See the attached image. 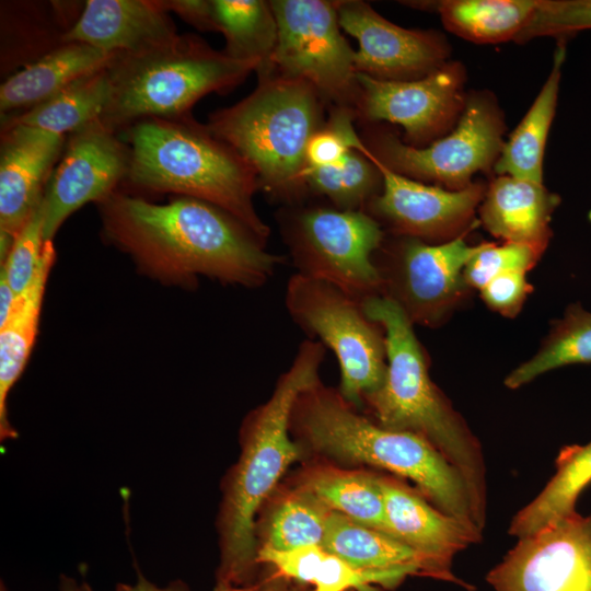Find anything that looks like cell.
Returning <instances> with one entry per match:
<instances>
[{
	"label": "cell",
	"instance_id": "6da1fadb",
	"mask_svg": "<svg viewBox=\"0 0 591 591\" xmlns=\"http://www.w3.org/2000/svg\"><path fill=\"white\" fill-rule=\"evenodd\" d=\"M96 205L103 237L163 282L190 287L206 276L257 288L282 262L240 220L200 199L155 204L116 190Z\"/></svg>",
	"mask_w": 591,
	"mask_h": 591
},
{
	"label": "cell",
	"instance_id": "7a4b0ae2",
	"mask_svg": "<svg viewBox=\"0 0 591 591\" xmlns=\"http://www.w3.org/2000/svg\"><path fill=\"white\" fill-rule=\"evenodd\" d=\"M362 306L382 326L386 344L384 382L363 401L376 424L424 438L456 468L468 490L474 522L483 531L487 495L479 441L430 379L425 350L402 308L385 296L369 298Z\"/></svg>",
	"mask_w": 591,
	"mask_h": 591
},
{
	"label": "cell",
	"instance_id": "3957f363",
	"mask_svg": "<svg viewBox=\"0 0 591 591\" xmlns=\"http://www.w3.org/2000/svg\"><path fill=\"white\" fill-rule=\"evenodd\" d=\"M325 354L322 343L305 339L269 399L244 425L242 453L228 479L221 508L218 582L242 586L257 563L255 515L301 454L289 434L291 415L298 397L320 380Z\"/></svg>",
	"mask_w": 591,
	"mask_h": 591
},
{
	"label": "cell",
	"instance_id": "277c9868",
	"mask_svg": "<svg viewBox=\"0 0 591 591\" xmlns=\"http://www.w3.org/2000/svg\"><path fill=\"white\" fill-rule=\"evenodd\" d=\"M129 151L124 184L151 193H171L207 201L229 212L263 241L270 229L253 196L259 188L252 166L192 116L147 118L120 132Z\"/></svg>",
	"mask_w": 591,
	"mask_h": 591
},
{
	"label": "cell",
	"instance_id": "5b68a950",
	"mask_svg": "<svg viewBox=\"0 0 591 591\" xmlns=\"http://www.w3.org/2000/svg\"><path fill=\"white\" fill-rule=\"evenodd\" d=\"M290 425L316 452L407 478L436 508L478 529L463 477L434 447L415 433L384 428L358 414L339 391L320 380L298 397Z\"/></svg>",
	"mask_w": 591,
	"mask_h": 591
},
{
	"label": "cell",
	"instance_id": "8992f818",
	"mask_svg": "<svg viewBox=\"0 0 591 591\" xmlns=\"http://www.w3.org/2000/svg\"><path fill=\"white\" fill-rule=\"evenodd\" d=\"M259 67L217 51L193 34L137 53H116L107 66L111 92L99 121L118 134L147 118L189 117L202 96L233 89Z\"/></svg>",
	"mask_w": 591,
	"mask_h": 591
},
{
	"label": "cell",
	"instance_id": "52a82bcc",
	"mask_svg": "<svg viewBox=\"0 0 591 591\" xmlns=\"http://www.w3.org/2000/svg\"><path fill=\"white\" fill-rule=\"evenodd\" d=\"M320 97L306 81L268 73L247 97L211 114L207 127L252 166L260 187L291 198L304 187L306 147L323 126Z\"/></svg>",
	"mask_w": 591,
	"mask_h": 591
},
{
	"label": "cell",
	"instance_id": "ba28073f",
	"mask_svg": "<svg viewBox=\"0 0 591 591\" xmlns=\"http://www.w3.org/2000/svg\"><path fill=\"white\" fill-rule=\"evenodd\" d=\"M285 304L292 320L337 358L340 395L354 407L378 391L386 374L382 326L368 317L362 302L338 287L296 273L287 282Z\"/></svg>",
	"mask_w": 591,
	"mask_h": 591
},
{
	"label": "cell",
	"instance_id": "9c48e42d",
	"mask_svg": "<svg viewBox=\"0 0 591 591\" xmlns=\"http://www.w3.org/2000/svg\"><path fill=\"white\" fill-rule=\"evenodd\" d=\"M285 240L298 274L329 282L361 302L382 296L374 253L383 231L366 211L304 209L289 220Z\"/></svg>",
	"mask_w": 591,
	"mask_h": 591
},
{
	"label": "cell",
	"instance_id": "30bf717a",
	"mask_svg": "<svg viewBox=\"0 0 591 591\" xmlns=\"http://www.w3.org/2000/svg\"><path fill=\"white\" fill-rule=\"evenodd\" d=\"M277 43L259 73L303 80L343 106L358 102L355 50L340 32L336 2L275 0Z\"/></svg>",
	"mask_w": 591,
	"mask_h": 591
},
{
	"label": "cell",
	"instance_id": "8fae6325",
	"mask_svg": "<svg viewBox=\"0 0 591 591\" xmlns=\"http://www.w3.org/2000/svg\"><path fill=\"white\" fill-rule=\"evenodd\" d=\"M503 123L496 104L485 95L471 97L455 129L428 147L402 143L392 135L376 141L374 155L393 171L413 179L442 184L451 190L470 186L471 177L498 159Z\"/></svg>",
	"mask_w": 591,
	"mask_h": 591
},
{
	"label": "cell",
	"instance_id": "7c38bea8",
	"mask_svg": "<svg viewBox=\"0 0 591 591\" xmlns=\"http://www.w3.org/2000/svg\"><path fill=\"white\" fill-rule=\"evenodd\" d=\"M463 237L440 244L405 237L382 264V296L395 301L412 323L436 326L464 297V270L479 250Z\"/></svg>",
	"mask_w": 591,
	"mask_h": 591
},
{
	"label": "cell",
	"instance_id": "4fadbf2b",
	"mask_svg": "<svg viewBox=\"0 0 591 591\" xmlns=\"http://www.w3.org/2000/svg\"><path fill=\"white\" fill-rule=\"evenodd\" d=\"M486 580L495 591H591V514L518 538Z\"/></svg>",
	"mask_w": 591,
	"mask_h": 591
},
{
	"label": "cell",
	"instance_id": "5bb4252c",
	"mask_svg": "<svg viewBox=\"0 0 591 591\" xmlns=\"http://www.w3.org/2000/svg\"><path fill=\"white\" fill-rule=\"evenodd\" d=\"M128 166L127 144L100 121L67 136L42 201L45 242L53 241L72 212L88 202L99 204L118 190Z\"/></svg>",
	"mask_w": 591,
	"mask_h": 591
},
{
	"label": "cell",
	"instance_id": "9a60e30c",
	"mask_svg": "<svg viewBox=\"0 0 591 591\" xmlns=\"http://www.w3.org/2000/svg\"><path fill=\"white\" fill-rule=\"evenodd\" d=\"M357 81L362 114L401 125L415 143L443 132L463 107L464 71L454 62L417 80L385 81L357 73Z\"/></svg>",
	"mask_w": 591,
	"mask_h": 591
},
{
	"label": "cell",
	"instance_id": "2e32d148",
	"mask_svg": "<svg viewBox=\"0 0 591 591\" xmlns=\"http://www.w3.org/2000/svg\"><path fill=\"white\" fill-rule=\"evenodd\" d=\"M356 150L382 176V190L368 205L371 216L405 237L424 241L451 236L468 222L485 196L479 184L451 190L404 176L379 160L363 142Z\"/></svg>",
	"mask_w": 591,
	"mask_h": 591
},
{
	"label": "cell",
	"instance_id": "e0dca14e",
	"mask_svg": "<svg viewBox=\"0 0 591 591\" xmlns=\"http://www.w3.org/2000/svg\"><path fill=\"white\" fill-rule=\"evenodd\" d=\"M340 27L358 39L355 70L378 80L409 81L442 65L449 48L431 31L401 27L362 1L336 2Z\"/></svg>",
	"mask_w": 591,
	"mask_h": 591
},
{
	"label": "cell",
	"instance_id": "ac0fdd59",
	"mask_svg": "<svg viewBox=\"0 0 591 591\" xmlns=\"http://www.w3.org/2000/svg\"><path fill=\"white\" fill-rule=\"evenodd\" d=\"M383 495L386 534L416 551L428 577L449 581L470 591L473 586L452 572L455 555L482 540V531L445 514L404 484L378 477Z\"/></svg>",
	"mask_w": 591,
	"mask_h": 591
},
{
	"label": "cell",
	"instance_id": "d6986e66",
	"mask_svg": "<svg viewBox=\"0 0 591 591\" xmlns=\"http://www.w3.org/2000/svg\"><path fill=\"white\" fill-rule=\"evenodd\" d=\"M66 140L24 125L1 129L0 233L15 239L39 208Z\"/></svg>",
	"mask_w": 591,
	"mask_h": 591
},
{
	"label": "cell",
	"instance_id": "ffe728a7",
	"mask_svg": "<svg viewBox=\"0 0 591 591\" xmlns=\"http://www.w3.org/2000/svg\"><path fill=\"white\" fill-rule=\"evenodd\" d=\"M177 35L158 0H88L62 43H83L108 54L137 53Z\"/></svg>",
	"mask_w": 591,
	"mask_h": 591
},
{
	"label": "cell",
	"instance_id": "44dd1931",
	"mask_svg": "<svg viewBox=\"0 0 591 591\" xmlns=\"http://www.w3.org/2000/svg\"><path fill=\"white\" fill-rule=\"evenodd\" d=\"M558 196L543 183L500 175L479 209L484 227L507 243L530 245L543 253L551 236L549 222Z\"/></svg>",
	"mask_w": 591,
	"mask_h": 591
},
{
	"label": "cell",
	"instance_id": "7402d4cb",
	"mask_svg": "<svg viewBox=\"0 0 591 591\" xmlns=\"http://www.w3.org/2000/svg\"><path fill=\"white\" fill-rule=\"evenodd\" d=\"M113 56L83 43H62L1 84V118L27 111L73 81L107 67Z\"/></svg>",
	"mask_w": 591,
	"mask_h": 591
},
{
	"label": "cell",
	"instance_id": "603a6c76",
	"mask_svg": "<svg viewBox=\"0 0 591 591\" xmlns=\"http://www.w3.org/2000/svg\"><path fill=\"white\" fill-rule=\"evenodd\" d=\"M56 253L53 241L45 243L37 270L30 285L18 294L8 318L0 325V439L16 438L8 417V396L23 372L39 325L40 309Z\"/></svg>",
	"mask_w": 591,
	"mask_h": 591
},
{
	"label": "cell",
	"instance_id": "cb8c5ba5",
	"mask_svg": "<svg viewBox=\"0 0 591 591\" xmlns=\"http://www.w3.org/2000/svg\"><path fill=\"white\" fill-rule=\"evenodd\" d=\"M321 546L352 567L428 577L424 558L395 537L332 511Z\"/></svg>",
	"mask_w": 591,
	"mask_h": 591
},
{
	"label": "cell",
	"instance_id": "d4e9b609",
	"mask_svg": "<svg viewBox=\"0 0 591 591\" xmlns=\"http://www.w3.org/2000/svg\"><path fill=\"white\" fill-rule=\"evenodd\" d=\"M257 561L270 564L286 578L313 584V591H378L371 584L393 589L406 578L397 572L357 569L321 545L290 551L263 545L257 551Z\"/></svg>",
	"mask_w": 591,
	"mask_h": 591
},
{
	"label": "cell",
	"instance_id": "484cf974",
	"mask_svg": "<svg viewBox=\"0 0 591 591\" xmlns=\"http://www.w3.org/2000/svg\"><path fill=\"white\" fill-rule=\"evenodd\" d=\"M565 46L558 45L552 71L521 123L503 143L495 163L500 175L543 183L546 139L556 112Z\"/></svg>",
	"mask_w": 591,
	"mask_h": 591
},
{
	"label": "cell",
	"instance_id": "4316f807",
	"mask_svg": "<svg viewBox=\"0 0 591 591\" xmlns=\"http://www.w3.org/2000/svg\"><path fill=\"white\" fill-rule=\"evenodd\" d=\"M556 472L541 493L513 517L508 533L521 538L577 512L580 494L591 483V441L564 447Z\"/></svg>",
	"mask_w": 591,
	"mask_h": 591
},
{
	"label": "cell",
	"instance_id": "83f0119b",
	"mask_svg": "<svg viewBox=\"0 0 591 591\" xmlns=\"http://www.w3.org/2000/svg\"><path fill=\"white\" fill-rule=\"evenodd\" d=\"M109 92V78L105 67L73 81L27 111L1 118V129L24 125L69 136L99 121L107 105Z\"/></svg>",
	"mask_w": 591,
	"mask_h": 591
},
{
	"label": "cell",
	"instance_id": "f1b7e54d",
	"mask_svg": "<svg viewBox=\"0 0 591 591\" xmlns=\"http://www.w3.org/2000/svg\"><path fill=\"white\" fill-rule=\"evenodd\" d=\"M537 0H443L416 2L433 7L444 26L475 43H499L515 38L533 13Z\"/></svg>",
	"mask_w": 591,
	"mask_h": 591
},
{
	"label": "cell",
	"instance_id": "f546056e",
	"mask_svg": "<svg viewBox=\"0 0 591 591\" xmlns=\"http://www.w3.org/2000/svg\"><path fill=\"white\" fill-rule=\"evenodd\" d=\"M212 5L218 32L225 37L224 53L258 61L259 69L263 68L277 43V22L270 2L212 0Z\"/></svg>",
	"mask_w": 591,
	"mask_h": 591
},
{
	"label": "cell",
	"instance_id": "4dcf8cb0",
	"mask_svg": "<svg viewBox=\"0 0 591 591\" xmlns=\"http://www.w3.org/2000/svg\"><path fill=\"white\" fill-rule=\"evenodd\" d=\"M301 486L331 510L386 533L384 500L378 476L328 468L310 474Z\"/></svg>",
	"mask_w": 591,
	"mask_h": 591
},
{
	"label": "cell",
	"instance_id": "1f68e13d",
	"mask_svg": "<svg viewBox=\"0 0 591 591\" xmlns=\"http://www.w3.org/2000/svg\"><path fill=\"white\" fill-rule=\"evenodd\" d=\"M580 363H591V312L572 304L554 324L538 351L515 368L505 384L518 389L547 371Z\"/></svg>",
	"mask_w": 591,
	"mask_h": 591
},
{
	"label": "cell",
	"instance_id": "d6a6232c",
	"mask_svg": "<svg viewBox=\"0 0 591 591\" xmlns=\"http://www.w3.org/2000/svg\"><path fill=\"white\" fill-rule=\"evenodd\" d=\"M303 185L327 197L337 209L364 211L363 207L379 195L382 176L366 155L351 150L335 165L305 169Z\"/></svg>",
	"mask_w": 591,
	"mask_h": 591
},
{
	"label": "cell",
	"instance_id": "836d02e7",
	"mask_svg": "<svg viewBox=\"0 0 591 591\" xmlns=\"http://www.w3.org/2000/svg\"><path fill=\"white\" fill-rule=\"evenodd\" d=\"M332 511L312 491L300 486L273 510L266 524V541L263 545L276 551L321 545Z\"/></svg>",
	"mask_w": 591,
	"mask_h": 591
},
{
	"label": "cell",
	"instance_id": "e575fe53",
	"mask_svg": "<svg viewBox=\"0 0 591 591\" xmlns=\"http://www.w3.org/2000/svg\"><path fill=\"white\" fill-rule=\"evenodd\" d=\"M542 252L525 244L505 243L495 245L483 243L470 259L464 270L467 286L480 290L494 278L510 271L531 269Z\"/></svg>",
	"mask_w": 591,
	"mask_h": 591
},
{
	"label": "cell",
	"instance_id": "d590c367",
	"mask_svg": "<svg viewBox=\"0 0 591 591\" xmlns=\"http://www.w3.org/2000/svg\"><path fill=\"white\" fill-rule=\"evenodd\" d=\"M591 30V0H537L514 40Z\"/></svg>",
	"mask_w": 591,
	"mask_h": 591
},
{
	"label": "cell",
	"instance_id": "8d00e7d4",
	"mask_svg": "<svg viewBox=\"0 0 591 591\" xmlns=\"http://www.w3.org/2000/svg\"><path fill=\"white\" fill-rule=\"evenodd\" d=\"M361 143L349 109L338 108L311 137L305 151V169L335 165Z\"/></svg>",
	"mask_w": 591,
	"mask_h": 591
},
{
	"label": "cell",
	"instance_id": "74e56055",
	"mask_svg": "<svg viewBox=\"0 0 591 591\" xmlns=\"http://www.w3.org/2000/svg\"><path fill=\"white\" fill-rule=\"evenodd\" d=\"M42 204L30 221L14 239L5 259L1 262V271L5 275L12 290L20 294L32 281L40 262L45 240L43 235Z\"/></svg>",
	"mask_w": 591,
	"mask_h": 591
},
{
	"label": "cell",
	"instance_id": "f35d334b",
	"mask_svg": "<svg viewBox=\"0 0 591 591\" xmlns=\"http://www.w3.org/2000/svg\"><path fill=\"white\" fill-rule=\"evenodd\" d=\"M479 291L491 310L513 317L521 310L532 287L526 281V273L510 271L494 278Z\"/></svg>",
	"mask_w": 591,
	"mask_h": 591
},
{
	"label": "cell",
	"instance_id": "ab89813d",
	"mask_svg": "<svg viewBox=\"0 0 591 591\" xmlns=\"http://www.w3.org/2000/svg\"><path fill=\"white\" fill-rule=\"evenodd\" d=\"M166 12L205 32H218L212 0H158Z\"/></svg>",
	"mask_w": 591,
	"mask_h": 591
},
{
	"label": "cell",
	"instance_id": "60d3db41",
	"mask_svg": "<svg viewBox=\"0 0 591 591\" xmlns=\"http://www.w3.org/2000/svg\"><path fill=\"white\" fill-rule=\"evenodd\" d=\"M73 591H91L90 587L86 583L77 584L73 580L72 582ZM117 591H189L187 586L179 580H176L170 583L166 587H158L157 584L150 582L146 577L138 572L137 582L132 586L120 584L117 588Z\"/></svg>",
	"mask_w": 591,
	"mask_h": 591
},
{
	"label": "cell",
	"instance_id": "b9f144b4",
	"mask_svg": "<svg viewBox=\"0 0 591 591\" xmlns=\"http://www.w3.org/2000/svg\"><path fill=\"white\" fill-rule=\"evenodd\" d=\"M16 297L5 275L0 270V325L8 318Z\"/></svg>",
	"mask_w": 591,
	"mask_h": 591
},
{
	"label": "cell",
	"instance_id": "7bdbcfd3",
	"mask_svg": "<svg viewBox=\"0 0 591 591\" xmlns=\"http://www.w3.org/2000/svg\"><path fill=\"white\" fill-rule=\"evenodd\" d=\"M213 591H270L267 586H237L228 582H217Z\"/></svg>",
	"mask_w": 591,
	"mask_h": 591
},
{
	"label": "cell",
	"instance_id": "ee69618b",
	"mask_svg": "<svg viewBox=\"0 0 591 591\" xmlns=\"http://www.w3.org/2000/svg\"><path fill=\"white\" fill-rule=\"evenodd\" d=\"M72 582V579L63 577L60 584L61 591H73Z\"/></svg>",
	"mask_w": 591,
	"mask_h": 591
},
{
	"label": "cell",
	"instance_id": "f6af8a7d",
	"mask_svg": "<svg viewBox=\"0 0 591 591\" xmlns=\"http://www.w3.org/2000/svg\"><path fill=\"white\" fill-rule=\"evenodd\" d=\"M1 591H5V588L3 587V584L1 586Z\"/></svg>",
	"mask_w": 591,
	"mask_h": 591
}]
</instances>
